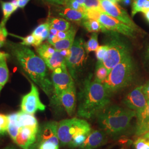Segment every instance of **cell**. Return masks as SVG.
<instances>
[{
    "label": "cell",
    "mask_w": 149,
    "mask_h": 149,
    "mask_svg": "<svg viewBox=\"0 0 149 149\" xmlns=\"http://www.w3.org/2000/svg\"><path fill=\"white\" fill-rule=\"evenodd\" d=\"M81 25L85 28L88 32L91 33L103 32L107 34H113L115 32L109 31L104 27L100 22L97 19L87 18L81 22Z\"/></svg>",
    "instance_id": "ac0fdd59"
},
{
    "label": "cell",
    "mask_w": 149,
    "mask_h": 149,
    "mask_svg": "<svg viewBox=\"0 0 149 149\" xmlns=\"http://www.w3.org/2000/svg\"><path fill=\"white\" fill-rule=\"evenodd\" d=\"M8 34L6 28V24L2 22L0 23V48H2L6 43L7 37Z\"/></svg>",
    "instance_id": "e575fe53"
},
{
    "label": "cell",
    "mask_w": 149,
    "mask_h": 149,
    "mask_svg": "<svg viewBox=\"0 0 149 149\" xmlns=\"http://www.w3.org/2000/svg\"><path fill=\"white\" fill-rule=\"evenodd\" d=\"M85 7L86 11L93 10L101 12H104L101 5L100 0H85Z\"/></svg>",
    "instance_id": "1f68e13d"
},
{
    "label": "cell",
    "mask_w": 149,
    "mask_h": 149,
    "mask_svg": "<svg viewBox=\"0 0 149 149\" xmlns=\"http://www.w3.org/2000/svg\"><path fill=\"white\" fill-rule=\"evenodd\" d=\"M50 28H53L58 31H66L71 28V24L68 20L61 17H49L47 21Z\"/></svg>",
    "instance_id": "44dd1931"
},
{
    "label": "cell",
    "mask_w": 149,
    "mask_h": 149,
    "mask_svg": "<svg viewBox=\"0 0 149 149\" xmlns=\"http://www.w3.org/2000/svg\"><path fill=\"white\" fill-rule=\"evenodd\" d=\"M107 141V134L102 130H95L91 131L85 142L82 144L80 149H95L98 148Z\"/></svg>",
    "instance_id": "e0dca14e"
},
{
    "label": "cell",
    "mask_w": 149,
    "mask_h": 149,
    "mask_svg": "<svg viewBox=\"0 0 149 149\" xmlns=\"http://www.w3.org/2000/svg\"><path fill=\"white\" fill-rule=\"evenodd\" d=\"M6 46L27 76L51 99L53 95V85L43 59L28 47L21 43L7 42Z\"/></svg>",
    "instance_id": "6da1fadb"
},
{
    "label": "cell",
    "mask_w": 149,
    "mask_h": 149,
    "mask_svg": "<svg viewBox=\"0 0 149 149\" xmlns=\"http://www.w3.org/2000/svg\"><path fill=\"white\" fill-rule=\"evenodd\" d=\"M51 80L53 85V95L50 104L55 108L61 107L60 96L64 91L74 84V80L68 70L67 66L58 68L53 71Z\"/></svg>",
    "instance_id": "52a82bcc"
},
{
    "label": "cell",
    "mask_w": 149,
    "mask_h": 149,
    "mask_svg": "<svg viewBox=\"0 0 149 149\" xmlns=\"http://www.w3.org/2000/svg\"><path fill=\"white\" fill-rule=\"evenodd\" d=\"M117 2H122L123 1H124V0H115ZM131 1H132V0H131Z\"/></svg>",
    "instance_id": "7dc6e473"
},
{
    "label": "cell",
    "mask_w": 149,
    "mask_h": 149,
    "mask_svg": "<svg viewBox=\"0 0 149 149\" xmlns=\"http://www.w3.org/2000/svg\"><path fill=\"white\" fill-rule=\"evenodd\" d=\"M51 5L65 6L67 0H43Z\"/></svg>",
    "instance_id": "ab89813d"
},
{
    "label": "cell",
    "mask_w": 149,
    "mask_h": 149,
    "mask_svg": "<svg viewBox=\"0 0 149 149\" xmlns=\"http://www.w3.org/2000/svg\"><path fill=\"white\" fill-rule=\"evenodd\" d=\"M9 125V119L8 116L0 114V129L7 132Z\"/></svg>",
    "instance_id": "74e56055"
},
{
    "label": "cell",
    "mask_w": 149,
    "mask_h": 149,
    "mask_svg": "<svg viewBox=\"0 0 149 149\" xmlns=\"http://www.w3.org/2000/svg\"><path fill=\"white\" fill-rule=\"evenodd\" d=\"M141 136L143 137L144 138L148 139H149V131H148V132H147L146 133H145L144 134H143V135H141Z\"/></svg>",
    "instance_id": "f6af8a7d"
},
{
    "label": "cell",
    "mask_w": 149,
    "mask_h": 149,
    "mask_svg": "<svg viewBox=\"0 0 149 149\" xmlns=\"http://www.w3.org/2000/svg\"><path fill=\"white\" fill-rule=\"evenodd\" d=\"M148 131H149V119L136 127L135 134L136 136H141Z\"/></svg>",
    "instance_id": "8d00e7d4"
},
{
    "label": "cell",
    "mask_w": 149,
    "mask_h": 149,
    "mask_svg": "<svg viewBox=\"0 0 149 149\" xmlns=\"http://www.w3.org/2000/svg\"><path fill=\"white\" fill-rule=\"evenodd\" d=\"M143 92L146 99L149 100V81L143 86Z\"/></svg>",
    "instance_id": "60d3db41"
},
{
    "label": "cell",
    "mask_w": 149,
    "mask_h": 149,
    "mask_svg": "<svg viewBox=\"0 0 149 149\" xmlns=\"http://www.w3.org/2000/svg\"><path fill=\"white\" fill-rule=\"evenodd\" d=\"M85 43L82 38L75 39L70 49L69 55L65 58L67 68L74 80L77 79L85 66L86 60Z\"/></svg>",
    "instance_id": "8992f818"
},
{
    "label": "cell",
    "mask_w": 149,
    "mask_h": 149,
    "mask_svg": "<svg viewBox=\"0 0 149 149\" xmlns=\"http://www.w3.org/2000/svg\"><path fill=\"white\" fill-rule=\"evenodd\" d=\"M134 146L135 149H149V139L139 136L134 142Z\"/></svg>",
    "instance_id": "d6a6232c"
},
{
    "label": "cell",
    "mask_w": 149,
    "mask_h": 149,
    "mask_svg": "<svg viewBox=\"0 0 149 149\" xmlns=\"http://www.w3.org/2000/svg\"><path fill=\"white\" fill-rule=\"evenodd\" d=\"M54 13L57 16L70 21L81 22L88 18L86 13L74 10L65 6L52 5Z\"/></svg>",
    "instance_id": "9a60e30c"
},
{
    "label": "cell",
    "mask_w": 149,
    "mask_h": 149,
    "mask_svg": "<svg viewBox=\"0 0 149 149\" xmlns=\"http://www.w3.org/2000/svg\"><path fill=\"white\" fill-rule=\"evenodd\" d=\"M123 103L128 108L136 113L140 112L146 107L148 100L143 92V86H140L125 96Z\"/></svg>",
    "instance_id": "5bb4252c"
},
{
    "label": "cell",
    "mask_w": 149,
    "mask_h": 149,
    "mask_svg": "<svg viewBox=\"0 0 149 149\" xmlns=\"http://www.w3.org/2000/svg\"><path fill=\"white\" fill-rule=\"evenodd\" d=\"M9 56L0 59V84L4 86L9 79V70L7 64V59Z\"/></svg>",
    "instance_id": "4316f807"
},
{
    "label": "cell",
    "mask_w": 149,
    "mask_h": 149,
    "mask_svg": "<svg viewBox=\"0 0 149 149\" xmlns=\"http://www.w3.org/2000/svg\"><path fill=\"white\" fill-rule=\"evenodd\" d=\"M110 97L102 84L92 80L89 76L84 81L78 95L77 116L88 119L96 117L109 105Z\"/></svg>",
    "instance_id": "7a4b0ae2"
},
{
    "label": "cell",
    "mask_w": 149,
    "mask_h": 149,
    "mask_svg": "<svg viewBox=\"0 0 149 149\" xmlns=\"http://www.w3.org/2000/svg\"><path fill=\"white\" fill-rule=\"evenodd\" d=\"M44 61L48 68L52 71L58 68L66 66L65 58L58 50Z\"/></svg>",
    "instance_id": "d6986e66"
},
{
    "label": "cell",
    "mask_w": 149,
    "mask_h": 149,
    "mask_svg": "<svg viewBox=\"0 0 149 149\" xmlns=\"http://www.w3.org/2000/svg\"><path fill=\"white\" fill-rule=\"evenodd\" d=\"M58 127V123L55 121H50L42 124L39 128L37 147L44 143H52L59 145Z\"/></svg>",
    "instance_id": "4fadbf2b"
},
{
    "label": "cell",
    "mask_w": 149,
    "mask_h": 149,
    "mask_svg": "<svg viewBox=\"0 0 149 149\" xmlns=\"http://www.w3.org/2000/svg\"><path fill=\"white\" fill-rule=\"evenodd\" d=\"M134 73L133 60L129 55L110 71L102 84L111 96L129 85L133 81Z\"/></svg>",
    "instance_id": "277c9868"
},
{
    "label": "cell",
    "mask_w": 149,
    "mask_h": 149,
    "mask_svg": "<svg viewBox=\"0 0 149 149\" xmlns=\"http://www.w3.org/2000/svg\"><path fill=\"white\" fill-rule=\"evenodd\" d=\"M135 117V111L117 105L108 106L96 116L97 124L101 130L113 138L125 133Z\"/></svg>",
    "instance_id": "3957f363"
},
{
    "label": "cell",
    "mask_w": 149,
    "mask_h": 149,
    "mask_svg": "<svg viewBox=\"0 0 149 149\" xmlns=\"http://www.w3.org/2000/svg\"><path fill=\"white\" fill-rule=\"evenodd\" d=\"M75 1H77V2H78L81 5L83 6L84 7H85V0H75Z\"/></svg>",
    "instance_id": "bcb514c9"
},
{
    "label": "cell",
    "mask_w": 149,
    "mask_h": 149,
    "mask_svg": "<svg viewBox=\"0 0 149 149\" xmlns=\"http://www.w3.org/2000/svg\"><path fill=\"white\" fill-rule=\"evenodd\" d=\"M17 122L19 126L29 127L37 129L39 128L37 119L33 114H28L21 111L18 112Z\"/></svg>",
    "instance_id": "ffe728a7"
},
{
    "label": "cell",
    "mask_w": 149,
    "mask_h": 149,
    "mask_svg": "<svg viewBox=\"0 0 149 149\" xmlns=\"http://www.w3.org/2000/svg\"><path fill=\"white\" fill-rule=\"evenodd\" d=\"M65 6H67L74 10L80 11L81 12L86 13V10L85 7L81 5L78 2L76 1L75 0H67L66 2Z\"/></svg>",
    "instance_id": "836d02e7"
},
{
    "label": "cell",
    "mask_w": 149,
    "mask_h": 149,
    "mask_svg": "<svg viewBox=\"0 0 149 149\" xmlns=\"http://www.w3.org/2000/svg\"><path fill=\"white\" fill-rule=\"evenodd\" d=\"M148 56H149V49H148Z\"/></svg>",
    "instance_id": "f907efd6"
},
{
    "label": "cell",
    "mask_w": 149,
    "mask_h": 149,
    "mask_svg": "<svg viewBox=\"0 0 149 149\" xmlns=\"http://www.w3.org/2000/svg\"><path fill=\"white\" fill-rule=\"evenodd\" d=\"M148 22H149V21H148Z\"/></svg>",
    "instance_id": "f5cc1de1"
},
{
    "label": "cell",
    "mask_w": 149,
    "mask_h": 149,
    "mask_svg": "<svg viewBox=\"0 0 149 149\" xmlns=\"http://www.w3.org/2000/svg\"><path fill=\"white\" fill-rule=\"evenodd\" d=\"M38 130L39 128L19 125L18 133L14 141L15 144L22 149H36Z\"/></svg>",
    "instance_id": "7c38bea8"
},
{
    "label": "cell",
    "mask_w": 149,
    "mask_h": 149,
    "mask_svg": "<svg viewBox=\"0 0 149 149\" xmlns=\"http://www.w3.org/2000/svg\"><path fill=\"white\" fill-rule=\"evenodd\" d=\"M107 43L108 51L103 61V64L110 71L130 54V48L128 44L120 39L116 34Z\"/></svg>",
    "instance_id": "ba28073f"
},
{
    "label": "cell",
    "mask_w": 149,
    "mask_h": 149,
    "mask_svg": "<svg viewBox=\"0 0 149 149\" xmlns=\"http://www.w3.org/2000/svg\"><path fill=\"white\" fill-rule=\"evenodd\" d=\"M60 102L68 114L74 115L76 106V91L74 84L64 91L60 96Z\"/></svg>",
    "instance_id": "2e32d148"
},
{
    "label": "cell",
    "mask_w": 149,
    "mask_h": 149,
    "mask_svg": "<svg viewBox=\"0 0 149 149\" xmlns=\"http://www.w3.org/2000/svg\"><path fill=\"white\" fill-rule=\"evenodd\" d=\"M18 5V7L23 8L31 0H17Z\"/></svg>",
    "instance_id": "b9f144b4"
},
{
    "label": "cell",
    "mask_w": 149,
    "mask_h": 149,
    "mask_svg": "<svg viewBox=\"0 0 149 149\" xmlns=\"http://www.w3.org/2000/svg\"><path fill=\"white\" fill-rule=\"evenodd\" d=\"M31 84L30 92L22 98L21 111L34 115L37 111H44L46 106L40 101L37 87L33 82Z\"/></svg>",
    "instance_id": "30bf717a"
},
{
    "label": "cell",
    "mask_w": 149,
    "mask_h": 149,
    "mask_svg": "<svg viewBox=\"0 0 149 149\" xmlns=\"http://www.w3.org/2000/svg\"><path fill=\"white\" fill-rule=\"evenodd\" d=\"M120 149H124V148H121Z\"/></svg>",
    "instance_id": "816d5d0a"
},
{
    "label": "cell",
    "mask_w": 149,
    "mask_h": 149,
    "mask_svg": "<svg viewBox=\"0 0 149 149\" xmlns=\"http://www.w3.org/2000/svg\"><path fill=\"white\" fill-rule=\"evenodd\" d=\"M37 148L38 149H59V145L52 143H44L39 145Z\"/></svg>",
    "instance_id": "f35d334b"
},
{
    "label": "cell",
    "mask_w": 149,
    "mask_h": 149,
    "mask_svg": "<svg viewBox=\"0 0 149 149\" xmlns=\"http://www.w3.org/2000/svg\"><path fill=\"white\" fill-rule=\"evenodd\" d=\"M109 73V70L103 64L102 61H98L96 65L95 79L97 82L103 84Z\"/></svg>",
    "instance_id": "484cf974"
},
{
    "label": "cell",
    "mask_w": 149,
    "mask_h": 149,
    "mask_svg": "<svg viewBox=\"0 0 149 149\" xmlns=\"http://www.w3.org/2000/svg\"><path fill=\"white\" fill-rule=\"evenodd\" d=\"M1 149H18V148H17V146L16 145H7V146H6L5 148Z\"/></svg>",
    "instance_id": "7bdbcfd3"
},
{
    "label": "cell",
    "mask_w": 149,
    "mask_h": 149,
    "mask_svg": "<svg viewBox=\"0 0 149 149\" xmlns=\"http://www.w3.org/2000/svg\"><path fill=\"white\" fill-rule=\"evenodd\" d=\"M98 35L97 33H92L90 39L85 43V47L87 54L96 52L97 48H98L99 44L98 41Z\"/></svg>",
    "instance_id": "f1b7e54d"
},
{
    "label": "cell",
    "mask_w": 149,
    "mask_h": 149,
    "mask_svg": "<svg viewBox=\"0 0 149 149\" xmlns=\"http://www.w3.org/2000/svg\"><path fill=\"white\" fill-rule=\"evenodd\" d=\"M136 127L141 125L149 119V100L146 107L140 112L136 113Z\"/></svg>",
    "instance_id": "f546056e"
},
{
    "label": "cell",
    "mask_w": 149,
    "mask_h": 149,
    "mask_svg": "<svg viewBox=\"0 0 149 149\" xmlns=\"http://www.w3.org/2000/svg\"><path fill=\"white\" fill-rule=\"evenodd\" d=\"M3 87V86H2L0 84V92H1V91L2 90V89Z\"/></svg>",
    "instance_id": "c3c4849f"
},
{
    "label": "cell",
    "mask_w": 149,
    "mask_h": 149,
    "mask_svg": "<svg viewBox=\"0 0 149 149\" xmlns=\"http://www.w3.org/2000/svg\"><path fill=\"white\" fill-rule=\"evenodd\" d=\"M91 132L90 124L85 119L73 118L58 123V135L62 146H69L76 137Z\"/></svg>",
    "instance_id": "5b68a950"
},
{
    "label": "cell",
    "mask_w": 149,
    "mask_h": 149,
    "mask_svg": "<svg viewBox=\"0 0 149 149\" xmlns=\"http://www.w3.org/2000/svg\"><path fill=\"white\" fill-rule=\"evenodd\" d=\"M149 10V0H133L132 3V16L139 12L144 13Z\"/></svg>",
    "instance_id": "d4e9b609"
},
{
    "label": "cell",
    "mask_w": 149,
    "mask_h": 149,
    "mask_svg": "<svg viewBox=\"0 0 149 149\" xmlns=\"http://www.w3.org/2000/svg\"><path fill=\"white\" fill-rule=\"evenodd\" d=\"M11 36L16 37L21 39L22 42L20 43L22 45H25L27 47L32 45L34 47H37L39 46V44L38 43L36 39L32 34H30L26 37H19L18 36H15V35H13V34H11Z\"/></svg>",
    "instance_id": "4dcf8cb0"
},
{
    "label": "cell",
    "mask_w": 149,
    "mask_h": 149,
    "mask_svg": "<svg viewBox=\"0 0 149 149\" xmlns=\"http://www.w3.org/2000/svg\"><path fill=\"white\" fill-rule=\"evenodd\" d=\"M50 34V26L47 22L43 23L36 27L32 32V34L36 39L39 46L43 41L48 39Z\"/></svg>",
    "instance_id": "7402d4cb"
},
{
    "label": "cell",
    "mask_w": 149,
    "mask_h": 149,
    "mask_svg": "<svg viewBox=\"0 0 149 149\" xmlns=\"http://www.w3.org/2000/svg\"><path fill=\"white\" fill-rule=\"evenodd\" d=\"M76 33H74L70 36L69 37L60 40L59 41L54 43L52 45L56 50L58 51L69 49L74 43Z\"/></svg>",
    "instance_id": "cb8c5ba5"
},
{
    "label": "cell",
    "mask_w": 149,
    "mask_h": 149,
    "mask_svg": "<svg viewBox=\"0 0 149 149\" xmlns=\"http://www.w3.org/2000/svg\"><path fill=\"white\" fill-rule=\"evenodd\" d=\"M36 51L39 56L45 61L53 55L56 50L52 45L48 42L42 43L41 45L36 47Z\"/></svg>",
    "instance_id": "603a6c76"
},
{
    "label": "cell",
    "mask_w": 149,
    "mask_h": 149,
    "mask_svg": "<svg viewBox=\"0 0 149 149\" xmlns=\"http://www.w3.org/2000/svg\"><path fill=\"white\" fill-rule=\"evenodd\" d=\"M108 45L107 44L99 46L96 50V56L98 61H102L108 51Z\"/></svg>",
    "instance_id": "d590c367"
},
{
    "label": "cell",
    "mask_w": 149,
    "mask_h": 149,
    "mask_svg": "<svg viewBox=\"0 0 149 149\" xmlns=\"http://www.w3.org/2000/svg\"><path fill=\"white\" fill-rule=\"evenodd\" d=\"M97 20L100 22L108 30L121 34L128 37L134 38L138 33L133 28L107 15L105 12H100Z\"/></svg>",
    "instance_id": "8fae6325"
},
{
    "label": "cell",
    "mask_w": 149,
    "mask_h": 149,
    "mask_svg": "<svg viewBox=\"0 0 149 149\" xmlns=\"http://www.w3.org/2000/svg\"><path fill=\"white\" fill-rule=\"evenodd\" d=\"M100 2L104 12L107 15L133 28L138 33L142 32L141 29L130 18L128 12L118 5L117 3L109 0H100Z\"/></svg>",
    "instance_id": "9c48e42d"
},
{
    "label": "cell",
    "mask_w": 149,
    "mask_h": 149,
    "mask_svg": "<svg viewBox=\"0 0 149 149\" xmlns=\"http://www.w3.org/2000/svg\"><path fill=\"white\" fill-rule=\"evenodd\" d=\"M109 1H113V2H116V3H117L115 0H109Z\"/></svg>",
    "instance_id": "681fc988"
},
{
    "label": "cell",
    "mask_w": 149,
    "mask_h": 149,
    "mask_svg": "<svg viewBox=\"0 0 149 149\" xmlns=\"http://www.w3.org/2000/svg\"><path fill=\"white\" fill-rule=\"evenodd\" d=\"M9 55H10L9 54L6 53L4 52H1V51H0V59L2 58L3 57V56H9Z\"/></svg>",
    "instance_id": "ee69618b"
},
{
    "label": "cell",
    "mask_w": 149,
    "mask_h": 149,
    "mask_svg": "<svg viewBox=\"0 0 149 149\" xmlns=\"http://www.w3.org/2000/svg\"><path fill=\"white\" fill-rule=\"evenodd\" d=\"M0 2L3 15V18L2 22L6 24L12 14H13L18 9V7L14 5L12 2H4L0 1Z\"/></svg>",
    "instance_id": "83f0119b"
}]
</instances>
